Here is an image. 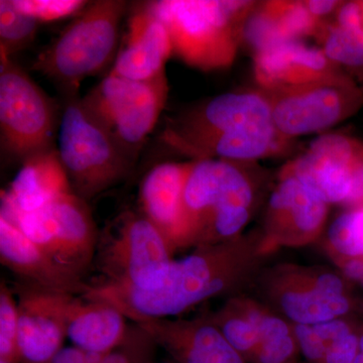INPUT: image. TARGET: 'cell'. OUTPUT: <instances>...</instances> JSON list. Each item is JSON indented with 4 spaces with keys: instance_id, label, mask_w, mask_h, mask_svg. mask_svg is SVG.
I'll return each mask as SVG.
<instances>
[{
    "instance_id": "6da1fadb",
    "label": "cell",
    "mask_w": 363,
    "mask_h": 363,
    "mask_svg": "<svg viewBox=\"0 0 363 363\" xmlns=\"http://www.w3.org/2000/svg\"><path fill=\"white\" fill-rule=\"evenodd\" d=\"M269 253L262 233L240 235L219 245L195 247L190 255L174 259L157 290H121L90 284L84 297L111 303L135 323L176 318L211 298L238 295Z\"/></svg>"
},
{
    "instance_id": "7a4b0ae2",
    "label": "cell",
    "mask_w": 363,
    "mask_h": 363,
    "mask_svg": "<svg viewBox=\"0 0 363 363\" xmlns=\"http://www.w3.org/2000/svg\"><path fill=\"white\" fill-rule=\"evenodd\" d=\"M161 140L193 161L235 162L276 156L291 140L277 128L271 106L260 90L211 98L169 121Z\"/></svg>"
},
{
    "instance_id": "3957f363",
    "label": "cell",
    "mask_w": 363,
    "mask_h": 363,
    "mask_svg": "<svg viewBox=\"0 0 363 363\" xmlns=\"http://www.w3.org/2000/svg\"><path fill=\"white\" fill-rule=\"evenodd\" d=\"M247 164L192 161L184 190L189 247L219 245L241 235L257 200Z\"/></svg>"
},
{
    "instance_id": "277c9868",
    "label": "cell",
    "mask_w": 363,
    "mask_h": 363,
    "mask_svg": "<svg viewBox=\"0 0 363 363\" xmlns=\"http://www.w3.org/2000/svg\"><path fill=\"white\" fill-rule=\"evenodd\" d=\"M255 1L162 0L145 7L166 26L175 54L202 71L228 68L241 44L245 18Z\"/></svg>"
},
{
    "instance_id": "5b68a950",
    "label": "cell",
    "mask_w": 363,
    "mask_h": 363,
    "mask_svg": "<svg viewBox=\"0 0 363 363\" xmlns=\"http://www.w3.org/2000/svg\"><path fill=\"white\" fill-rule=\"evenodd\" d=\"M126 2L99 0L86 6L40 52L33 69L75 96L81 83L116 56Z\"/></svg>"
},
{
    "instance_id": "8992f818",
    "label": "cell",
    "mask_w": 363,
    "mask_h": 363,
    "mask_svg": "<svg viewBox=\"0 0 363 363\" xmlns=\"http://www.w3.org/2000/svg\"><path fill=\"white\" fill-rule=\"evenodd\" d=\"M172 255L164 236L142 212H124L99 234L93 264L104 281L97 285L157 290L168 277Z\"/></svg>"
},
{
    "instance_id": "52a82bcc",
    "label": "cell",
    "mask_w": 363,
    "mask_h": 363,
    "mask_svg": "<svg viewBox=\"0 0 363 363\" xmlns=\"http://www.w3.org/2000/svg\"><path fill=\"white\" fill-rule=\"evenodd\" d=\"M58 143L72 190L85 201L123 181L133 166L111 133L76 96L69 97L64 107Z\"/></svg>"
},
{
    "instance_id": "ba28073f",
    "label": "cell",
    "mask_w": 363,
    "mask_h": 363,
    "mask_svg": "<svg viewBox=\"0 0 363 363\" xmlns=\"http://www.w3.org/2000/svg\"><path fill=\"white\" fill-rule=\"evenodd\" d=\"M67 272L84 279L93 266L99 233L87 201L74 192L33 212H1Z\"/></svg>"
},
{
    "instance_id": "9c48e42d",
    "label": "cell",
    "mask_w": 363,
    "mask_h": 363,
    "mask_svg": "<svg viewBox=\"0 0 363 363\" xmlns=\"http://www.w3.org/2000/svg\"><path fill=\"white\" fill-rule=\"evenodd\" d=\"M260 91L269 101L277 128L291 140L323 133L363 107L362 88L343 69L305 84Z\"/></svg>"
},
{
    "instance_id": "30bf717a",
    "label": "cell",
    "mask_w": 363,
    "mask_h": 363,
    "mask_svg": "<svg viewBox=\"0 0 363 363\" xmlns=\"http://www.w3.org/2000/svg\"><path fill=\"white\" fill-rule=\"evenodd\" d=\"M168 91L166 74L149 81L108 74L82 101L133 164L164 111Z\"/></svg>"
},
{
    "instance_id": "8fae6325",
    "label": "cell",
    "mask_w": 363,
    "mask_h": 363,
    "mask_svg": "<svg viewBox=\"0 0 363 363\" xmlns=\"http://www.w3.org/2000/svg\"><path fill=\"white\" fill-rule=\"evenodd\" d=\"M57 111L26 72L0 52V131L2 149L21 162L54 149Z\"/></svg>"
},
{
    "instance_id": "7c38bea8",
    "label": "cell",
    "mask_w": 363,
    "mask_h": 363,
    "mask_svg": "<svg viewBox=\"0 0 363 363\" xmlns=\"http://www.w3.org/2000/svg\"><path fill=\"white\" fill-rule=\"evenodd\" d=\"M327 204L363 205V142L344 133H324L281 169Z\"/></svg>"
},
{
    "instance_id": "4fadbf2b",
    "label": "cell",
    "mask_w": 363,
    "mask_h": 363,
    "mask_svg": "<svg viewBox=\"0 0 363 363\" xmlns=\"http://www.w3.org/2000/svg\"><path fill=\"white\" fill-rule=\"evenodd\" d=\"M262 279L264 296L272 312L293 325L341 319L350 311L344 281L329 269L279 266Z\"/></svg>"
},
{
    "instance_id": "5bb4252c",
    "label": "cell",
    "mask_w": 363,
    "mask_h": 363,
    "mask_svg": "<svg viewBox=\"0 0 363 363\" xmlns=\"http://www.w3.org/2000/svg\"><path fill=\"white\" fill-rule=\"evenodd\" d=\"M21 363H48L63 348L67 320L75 295L45 290L16 281Z\"/></svg>"
},
{
    "instance_id": "9a60e30c",
    "label": "cell",
    "mask_w": 363,
    "mask_h": 363,
    "mask_svg": "<svg viewBox=\"0 0 363 363\" xmlns=\"http://www.w3.org/2000/svg\"><path fill=\"white\" fill-rule=\"evenodd\" d=\"M278 185L267 202L264 247H298L319 238L328 216L329 205L295 177L279 174Z\"/></svg>"
},
{
    "instance_id": "2e32d148",
    "label": "cell",
    "mask_w": 363,
    "mask_h": 363,
    "mask_svg": "<svg viewBox=\"0 0 363 363\" xmlns=\"http://www.w3.org/2000/svg\"><path fill=\"white\" fill-rule=\"evenodd\" d=\"M135 324L175 363H248L208 316L147 319Z\"/></svg>"
},
{
    "instance_id": "e0dca14e",
    "label": "cell",
    "mask_w": 363,
    "mask_h": 363,
    "mask_svg": "<svg viewBox=\"0 0 363 363\" xmlns=\"http://www.w3.org/2000/svg\"><path fill=\"white\" fill-rule=\"evenodd\" d=\"M192 161L154 167L140 184V212L162 233L172 252L189 247L184 190Z\"/></svg>"
},
{
    "instance_id": "ac0fdd59",
    "label": "cell",
    "mask_w": 363,
    "mask_h": 363,
    "mask_svg": "<svg viewBox=\"0 0 363 363\" xmlns=\"http://www.w3.org/2000/svg\"><path fill=\"white\" fill-rule=\"evenodd\" d=\"M0 262L18 281L45 290L83 296L90 284L57 264L11 221L0 216Z\"/></svg>"
},
{
    "instance_id": "d6986e66",
    "label": "cell",
    "mask_w": 363,
    "mask_h": 363,
    "mask_svg": "<svg viewBox=\"0 0 363 363\" xmlns=\"http://www.w3.org/2000/svg\"><path fill=\"white\" fill-rule=\"evenodd\" d=\"M173 45L166 26L143 6L130 18L128 32L111 71V75L149 81L166 74Z\"/></svg>"
},
{
    "instance_id": "ffe728a7",
    "label": "cell",
    "mask_w": 363,
    "mask_h": 363,
    "mask_svg": "<svg viewBox=\"0 0 363 363\" xmlns=\"http://www.w3.org/2000/svg\"><path fill=\"white\" fill-rule=\"evenodd\" d=\"M255 56V77L260 90H274L305 84L340 70L321 49L303 40L272 45Z\"/></svg>"
},
{
    "instance_id": "44dd1931",
    "label": "cell",
    "mask_w": 363,
    "mask_h": 363,
    "mask_svg": "<svg viewBox=\"0 0 363 363\" xmlns=\"http://www.w3.org/2000/svg\"><path fill=\"white\" fill-rule=\"evenodd\" d=\"M73 192L58 150L38 152L23 162L9 190L1 193V212H33Z\"/></svg>"
},
{
    "instance_id": "7402d4cb",
    "label": "cell",
    "mask_w": 363,
    "mask_h": 363,
    "mask_svg": "<svg viewBox=\"0 0 363 363\" xmlns=\"http://www.w3.org/2000/svg\"><path fill=\"white\" fill-rule=\"evenodd\" d=\"M126 319L107 301L78 296L67 320V338L86 352L106 354L121 346L128 335Z\"/></svg>"
},
{
    "instance_id": "603a6c76",
    "label": "cell",
    "mask_w": 363,
    "mask_h": 363,
    "mask_svg": "<svg viewBox=\"0 0 363 363\" xmlns=\"http://www.w3.org/2000/svg\"><path fill=\"white\" fill-rule=\"evenodd\" d=\"M266 309L252 298L236 295L227 298L218 311L208 317L250 363L259 345L260 323Z\"/></svg>"
},
{
    "instance_id": "cb8c5ba5",
    "label": "cell",
    "mask_w": 363,
    "mask_h": 363,
    "mask_svg": "<svg viewBox=\"0 0 363 363\" xmlns=\"http://www.w3.org/2000/svg\"><path fill=\"white\" fill-rule=\"evenodd\" d=\"M300 354L293 324L267 307L259 345L250 363H298Z\"/></svg>"
},
{
    "instance_id": "d4e9b609",
    "label": "cell",
    "mask_w": 363,
    "mask_h": 363,
    "mask_svg": "<svg viewBox=\"0 0 363 363\" xmlns=\"http://www.w3.org/2000/svg\"><path fill=\"white\" fill-rule=\"evenodd\" d=\"M318 38L325 56L336 65L351 71H363V30L326 23Z\"/></svg>"
},
{
    "instance_id": "484cf974",
    "label": "cell",
    "mask_w": 363,
    "mask_h": 363,
    "mask_svg": "<svg viewBox=\"0 0 363 363\" xmlns=\"http://www.w3.org/2000/svg\"><path fill=\"white\" fill-rule=\"evenodd\" d=\"M327 243L339 260L363 257V205L350 208L332 222Z\"/></svg>"
},
{
    "instance_id": "4316f807",
    "label": "cell",
    "mask_w": 363,
    "mask_h": 363,
    "mask_svg": "<svg viewBox=\"0 0 363 363\" xmlns=\"http://www.w3.org/2000/svg\"><path fill=\"white\" fill-rule=\"evenodd\" d=\"M301 354L309 363H323L332 344L350 333V325L342 319L311 325H293Z\"/></svg>"
},
{
    "instance_id": "83f0119b",
    "label": "cell",
    "mask_w": 363,
    "mask_h": 363,
    "mask_svg": "<svg viewBox=\"0 0 363 363\" xmlns=\"http://www.w3.org/2000/svg\"><path fill=\"white\" fill-rule=\"evenodd\" d=\"M39 21L16 9L11 0L0 1V52L7 57L26 49L35 39Z\"/></svg>"
},
{
    "instance_id": "f1b7e54d",
    "label": "cell",
    "mask_w": 363,
    "mask_h": 363,
    "mask_svg": "<svg viewBox=\"0 0 363 363\" xmlns=\"http://www.w3.org/2000/svg\"><path fill=\"white\" fill-rule=\"evenodd\" d=\"M18 308L13 288L0 284V360L21 363L18 353Z\"/></svg>"
},
{
    "instance_id": "f546056e",
    "label": "cell",
    "mask_w": 363,
    "mask_h": 363,
    "mask_svg": "<svg viewBox=\"0 0 363 363\" xmlns=\"http://www.w3.org/2000/svg\"><path fill=\"white\" fill-rule=\"evenodd\" d=\"M16 9L39 21L48 23L79 13L87 2L82 0H11Z\"/></svg>"
},
{
    "instance_id": "4dcf8cb0",
    "label": "cell",
    "mask_w": 363,
    "mask_h": 363,
    "mask_svg": "<svg viewBox=\"0 0 363 363\" xmlns=\"http://www.w3.org/2000/svg\"><path fill=\"white\" fill-rule=\"evenodd\" d=\"M359 350V339L353 332L337 339L325 355L323 363H353Z\"/></svg>"
},
{
    "instance_id": "1f68e13d",
    "label": "cell",
    "mask_w": 363,
    "mask_h": 363,
    "mask_svg": "<svg viewBox=\"0 0 363 363\" xmlns=\"http://www.w3.org/2000/svg\"><path fill=\"white\" fill-rule=\"evenodd\" d=\"M335 25L348 28H362L363 9L362 0L342 1L335 13Z\"/></svg>"
},
{
    "instance_id": "d6a6232c",
    "label": "cell",
    "mask_w": 363,
    "mask_h": 363,
    "mask_svg": "<svg viewBox=\"0 0 363 363\" xmlns=\"http://www.w3.org/2000/svg\"><path fill=\"white\" fill-rule=\"evenodd\" d=\"M341 4L342 1H335V0H308V1H305L306 6L309 9L310 13L318 20L322 21L325 16L333 13H336Z\"/></svg>"
},
{
    "instance_id": "836d02e7",
    "label": "cell",
    "mask_w": 363,
    "mask_h": 363,
    "mask_svg": "<svg viewBox=\"0 0 363 363\" xmlns=\"http://www.w3.org/2000/svg\"><path fill=\"white\" fill-rule=\"evenodd\" d=\"M341 262H342L344 274L348 279L362 281L363 257H353V259H343Z\"/></svg>"
},
{
    "instance_id": "e575fe53",
    "label": "cell",
    "mask_w": 363,
    "mask_h": 363,
    "mask_svg": "<svg viewBox=\"0 0 363 363\" xmlns=\"http://www.w3.org/2000/svg\"><path fill=\"white\" fill-rule=\"evenodd\" d=\"M98 363H131L130 355L125 350L118 351L116 350L101 355Z\"/></svg>"
},
{
    "instance_id": "d590c367",
    "label": "cell",
    "mask_w": 363,
    "mask_h": 363,
    "mask_svg": "<svg viewBox=\"0 0 363 363\" xmlns=\"http://www.w3.org/2000/svg\"><path fill=\"white\" fill-rule=\"evenodd\" d=\"M353 363H363V355L362 353L357 355V357L355 358L354 362Z\"/></svg>"
},
{
    "instance_id": "8d00e7d4",
    "label": "cell",
    "mask_w": 363,
    "mask_h": 363,
    "mask_svg": "<svg viewBox=\"0 0 363 363\" xmlns=\"http://www.w3.org/2000/svg\"><path fill=\"white\" fill-rule=\"evenodd\" d=\"M359 350L360 353L363 355V336L359 339Z\"/></svg>"
},
{
    "instance_id": "74e56055",
    "label": "cell",
    "mask_w": 363,
    "mask_h": 363,
    "mask_svg": "<svg viewBox=\"0 0 363 363\" xmlns=\"http://www.w3.org/2000/svg\"><path fill=\"white\" fill-rule=\"evenodd\" d=\"M0 363H16V362H6V360H0Z\"/></svg>"
},
{
    "instance_id": "f35d334b",
    "label": "cell",
    "mask_w": 363,
    "mask_h": 363,
    "mask_svg": "<svg viewBox=\"0 0 363 363\" xmlns=\"http://www.w3.org/2000/svg\"><path fill=\"white\" fill-rule=\"evenodd\" d=\"M48 363H60V362H55V360H51V362H48Z\"/></svg>"
},
{
    "instance_id": "ab89813d",
    "label": "cell",
    "mask_w": 363,
    "mask_h": 363,
    "mask_svg": "<svg viewBox=\"0 0 363 363\" xmlns=\"http://www.w3.org/2000/svg\"><path fill=\"white\" fill-rule=\"evenodd\" d=\"M362 9H363V0H362Z\"/></svg>"
},
{
    "instance_id": "60d3db41",
    "label": "cell",
    "mask_w": 363,
    "mask_h": 363,
    "mask_svg": "<svg viewBox=\"0 0 363 363\" xmlns=\"http://www.w3.org/2000/svg\"><path fill=\"white\" fill-rule=\"evenodd\" d=\"M362 283H363V279H362Z\"/></svg>"
}]
</instances>
